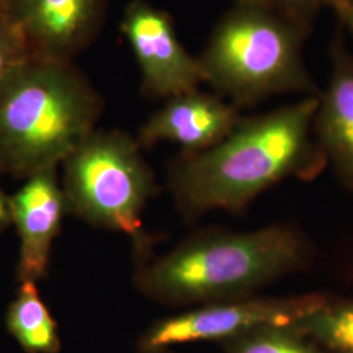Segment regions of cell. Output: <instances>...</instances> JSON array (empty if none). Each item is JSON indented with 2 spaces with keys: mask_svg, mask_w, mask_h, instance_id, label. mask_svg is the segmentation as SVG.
<instances>
[{
  "mask_svg": "<svg viewBox=\"0 0 353 353\" xmlns=\"http://www.w3.org/2000/svg\"><path fill=\"white\" fill-rule=\"evenodd\" d=\"M331 353H353V300L327 301L290 323Z\"/></svg>",
  "mask_w": 353,
  "mask_h": 353,
  "instance_id": "cell-13",
  "label": "cell"
},
{
  "mask_svg": "<svg viewBox=\"0 0 353 353\" xmlns=\"http://www.w3.org/2000/svg\"><path fill=\"white\" fill-rule=\"evenodd\" d=\"M160 353H166V351H164V352H160Z\"/></svg>",
  "mask_w": 353,
  "mask_h": 353,
  "instance_id": "cell-21",
  "label": "cell"
},
{
  "mask_svg": "<svg viewBox=\"0 0 353 353\" xmlns=\"http://www.w3.org/2000/svg\"><path fill=\"white\" fill-rule=\"evenodd\" d=\"M225 353H331L287 325H265L223 341Z\"/></svg>",
  "mask_w": 353,
  "mask_h": 353,
  "instance_id": "cell-14",
  "label": "cell"
},
{
  "mask_svg": "<svg viewBox=\"0 0 353 353\" xmlns=\"http://www.w3.org/2000/svg\"><path fill=\"white\" fill-rule=\"evenodd\" d=\"M332 8L339 14L341 21L348 26L353 33V0L336 4Z\"/></svg>",
  "mask_w": 353,
  "mask_h": 353,
  "instance_id": "cell-18",
  "label": "cell"
},
{
  "mask_svg": "<svg viewBox=\"0 0 353 353\" xmlns=\"http://www.w3.org/2000/svg\"><path fill=\"white\" fill-rule=\"evenodd\" d=\"M6 325L26 353H59L58 323L41 299L37 283H20L17 297L8 306Z\"/></svg>",
  "mask_w": 353,
  "mask_h": 353,
  "instance_id": "cell-12",
  "label": "cell"
},
{
  "mask_svg": "<svg viewBox=\"0 0 353 353\" xmlns=\"http://www.w3.org/2000/svg\"><path fill=\"white\" fill-rule=\"evenodd\" d=\"M106 0H7L3 13L30 58L71 62L101 29Z\"/></svg>",
  "mask_w": 353,
  "mask_h": 353,
  "instance_id": "cell-8",
  "label": "cell"
},
{
  "mask_svg": "<svg viewBox=\"0 0 353 353\" xmlns=\"http://www.w3.org/2000/svg\"><path fill=\"white\" fill-rule=\"evenodd\" d=\"M237 3H252L267 7L303 26H310V21L314 19L321 6L325 4V0H237Z\"/></svg>",
  "mask_w": 353,
  "mask_h": 353,
  "instance_id": "cell-16",
  "label": "cell"
},
{
  "mask_svg": "<svg viewBox=\"0 0 353 353\" xmlns=\"http://www.w3.org/2000/svg\"><path fill=\"white\" fill-rule=\"evenodd\" d=\"M334 51L327 89L318 96L314 132L327 164L353 192V58L341 46Z\"/></svg>",
  "mask_w": 353,
  "mask_h": 353,
  "instance_id": "cell-11",
  "label": "cell"
},
{
  "mask_svg": "<svg viewBox=\"0 0 353 353\" xmlns=\"http://www.w3.org/2000/svg\"><path fill=\"white\" fill-rule=\"evenodd\" d=\"M100 94L71 62L29 58L0 80V173L58 166L101 115Z\"/></svg>",
  "mask_w": 353,
  "mask_h": 353,
  "instance_id": "cell-3",
  "label": "cell"
},
{
  "mask_svg": "<svg viewBox=\"0 0 353 353\" xmlns=\"http://www.w3.org/2000/svg\"><path fill=\"white\" fill-rule=\"evenodd\" d=\"M140 150L138 140L126 132L94 128L64 159L62 190L68 212L94 227L126 234L143 252L151 240L143 229L141 212L154 185Z\"/></svg>",
  "mask_w": 353,
  "mask_h": 353,
  "instance_id": "cell-5",
  "label": "cell"
},
{
  "mask_svg": "<svg viewBox=\"0 0 353 353\" xmlns=\"http://www.w3.org/2000/svg\"><path fill=\"white\" fill-rule=\"evenodd\" d=\"M237 109L219 94L194 89L168 99L141 126L137 140L141 148L172 141L181 145L183 153L205 151L225 139L239 125L242 118Z\"/></svg>",
  "mask_w": 353,
  "mask_h": 353,
  "instance_id": "cell-10",
  "label": "cell"
},
{
  "mask_svg": "<svg viewBox=\"0 0 353 353\" xmlns=\"http://www.w3.org/2000/svg\"><path fill=\"white\" fill-rule=\"evenodd\" d=\"M12 224L11 208H10V196L4 194L0 188V232Z\"/></svg>",
  "mask_w": 353,
  "mask_h": 353,
  "instance_id": "cell-17",
  "label": "cell"
},
{
  "mask_svg": "<svg viewBox=\"0 0 353 353\" xmlns=\"http://www.w3.org/2000/svg\"><path fill=\"white\" fill-rule=\"evenodd\" d=\"M344 1H350V0H325V4H328V6L334 7V6L341 4V3H344Z\"/></svg>",
  "mask_w": 353,
  "mask_h": 353,
  "instance_id": "cell-19",
  "label": "cell"
},
{
  "mask_svg": "<svg viewBox=\"0 0 353 353\" xmlns=\"http://www.w3.org/2000/svg\"><path fill=\"white\" fill-rule=\"evenodd\" d=\"M57 169L51 166L28 176L26 185L10 196L11 219L20 237L19 283H38L48 275L51 248L68 212Z\"/></svg>",
  "mask_w": 353,
  "mask_h": 353,
  "instance_id": "cell-9",
  "label": "cell"
},
{
  "mask_svg": "<svg viewBox=\"0 0 353 353\" xmlns=\"http://www.w3.org/2000/svg\"><path fill=\"white\" fill-rule=\"evenodd\" d=\"M29 58L30 54L26 49V42L4 13L0 12V80L13 67L26 62Z\"/></svg>",
  "mask_w": 353,
  "mask_h": 353,
  "instance_id": "cell-15",
  "label": "cell"
},
{
  "mask_svg": "<svg viewBox=\"0 0 353 353\" xmlns=\"http://www.w3.org/2000/svg\"><path fill=\"white\" fill-rule=\"evenodd\" d=\"M309 28L267 7L237 3L198 58L204 83L236 108L284 93L316 96L303 55Z\"/></svg>",
  "mask_w": 353,
  "mask_h": 353,
  "instance_id": "cell-4",
  "label": "cell"
},
{
  "mask_svg": "<svg viewBox=\"0 0 353 353\" xmlns=\"http://www.w3.org/2000/svg\"><path fill=\"white\" fill-rule=\"evenodd\" d=\"M323 294L287 297L252 296L240 300L203 303L188 312L154 322L138 343L140 353L164 352L178 344L229 341L265 325H287L327 301Z\"/></svg>",
  "mask_w": 353,
  "mask_h": 353,
  "instance_id": "cell-6",
  "label": "cell"
},
{
  "mask_svg": "<svg viewBox=\"0 0 353 353\" xmlns=\"http://www.w3.org/2000/svg\"><path fill=\"white\" fill-rule=\"evenodd\" d=\"M6 3H7V0H0V12H3Z\"/></svg>",
  "mask_w": 353,
  "mask_h": 353,
  "instance_id": "cell-20",
  "label": "cell"
},
{
  "mask_svg": "<svg viewBox=\"0 0 353 353\" xmlns=\"http://www.w3.org/2000/svg\"><path fill=\"white\" fill-rule=\"evenodd\" d=\"M310 261V242L290 224L249 232L210 229L141 265L134 283L156 303L198 306L255 296Z\"/></svg>",
  "mask_w": 353,
  "mask_h": 353,
  "instance_id": "cell-2",
  "label": "cell"
},
{
  "mask_svg": "<svg viewBox=\"0 0 353 353\" xmlns=\"http://www.w3.org/2000/svg\"><path fill=\"white\" fill-rule=\"evenodd\" d=\"M318 96L241 119L212 148L182 153L169 183L189 219L214 210L241 212L285 179H313L327 165L314 132Z\"/></svg>",
  "mask_w": 353,
  "mask_h": 353,
  "instance_id": "cell-1",
  "label": "cell"
},
{
  "mask_svg": "<svg viewBox=\"0 0 353 353\" xmlns=\"http://www.w3.org/2000/svg\"><path fill=\"white\" fill-rule=\"evenodd\" d=\"M121 29L139 64L147 94L170 99L204 83L198 58L183 48L170 16L163 10L144 0H132Z\"/></svg>",
  "mask_w": 353,
  "mask_h": 353,
  "instance_id": "cell-7",
  "label": "cell"
}]
</instances>
